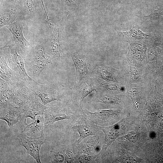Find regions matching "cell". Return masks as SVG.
Here are the masks:
<instances>
[{
	"mask_svg": "<svg viewBox=\"0 0 163 163\" xmlns=\"http://www.w3.org/2000/svg\"><path fill=\"white\" fill-rule=\"evenodd\" d=\"M19 48L15 44L7 46L1 49L0 53L4 56L8 65L17 78L32 86L37 83L27 74Z\"/></svg>",
	"mask_w": 163,
	"mask_h": 163,
	"instance_id": "6da1fadb",
	"label": "cell"
},
{
	"mask_svg": "<svg viewBox=\"0 0 163 163\" xmlns=\"http://www.w3.org/2000/svg\"><path fill=\"white\" fill-rule=\"evenodd\" d=\"M25 83L21 82L17 85L13 97L8 104L25 110L35 101L37 97L34 92L25 86Z\"/></svg>",
	"mask_w": 163,
	"mask_h": 163,
	"instance_id": "7a4b0ae2",
	"label": "cell"
},
{
	"mask_svg": "<svg viewBox=\"0 0 163 163\" xmlns=\"http://www.w3.org/2000/svg\"><path fill=\"white\" fill-rule=\"evenodd\" d=\"M24 113V109L11 105H0V119L5 121L10 128L17 125L24 128L27 125Z\"/></svg>",
	"mask_w": 163,
	"mask_h": 163,
	"instance_id": "3957f363",
	"label": "cell"
},
{
	"mask_svg": "<svg viewBox=\"0 0 163 163\" xmlns=\"http://www.w3.org/2000/svg\"><path fill=\"white\" fill-rule=\"evenodd\" d=\"M19 144L24 147L27 153L36 161L37 163H41L40 152L41 147L46 142L43 134L36 137H30L21 133L17 135Z\"/></svg>",
	"mask_w": 163,
	"mask_h": 163,
	"instance_id": "277c9868",
	"label": "cell"
},
{
	"mask_svg": "<svg viewBox=\"0 0 163 163\" xmlns=\"http://www.w3.org/2000/svg\"><path fill=\"white\" fill-rule=\"evenodd\" d=\"M30 58V67L34 78H37L41 73L51 61L50 57L44 52L43 46L33 48Z\"/></svg>",
	"mask_w": 163,
	"mask_h": 163,
	"instance_id": "5b68a950",
	"label": "cell"
},
{
	"mask_svg": "<svg viewBox=\"0 0 163 163\" xmlns=\"http://www.w3.org/2000/svg\"><path fill=\"white\" fill-rule=\"evenodd\" d=\"M119 35H122L125 41L130 43H142L150 46L154 40V33H145L140 30L137 25L128 31H118Z\"/></svg>",
	"mask_w": 163,
	"mask_h": 163,
	"instance_id": "8992f818",
	"label": "cell"
},
{
	"mask_svg": "<svg viewBox=\"0 0 163 163\" xmlns=\"http://www.w3.org/2000/svg\"><path fill=\"white\" fill-rule=\"evenodd\" d=\"M125 63V77L127 84H142L145 82V75L146 72H144L141 64L138 63L128 58Z\"/></svg>",
	"mask_w": 163,
	"mask_h": 163,
	"instance_id": "52a82bcc",
	"label": "cell"
},
{
	"mask_svg": "<svg viewBox=\"0 0 163 163\" xmlns=\"http://www.w3.org/2000/svg\"><path fill=\"white\" fill-rule=\"evenodd\" d=\"M122 122V121H121L114 125L108 126H97L103 132L105 136L103 145L100 155L103 154L111 144L120 136L123 134V128Z\"/></svg>",
	"mask_w": 163,
	"mask_h": 163,
	"instance_id": "ba28073f",
	"label": "cell"
},
{
	"mask_svg": "<svg viewBox=\"0 0 163 163\" xmlns=\"http://www.w3.org/2000/svg\"><path fill=\"white\" fill-rule=\"evenodd\" d=\"M24 26L23 23L15 21L7 26L6 27L12 34L15 44L20 47L25 52L32 50L33 47L24 36L23 32Z\"/></svg>",
	"mask_w": 163,
	"mask_h": 163,
	"instance_id": "9c48e42d",
	"label": "cell"
},
{
	"mask_svg": "<svg viewBox=\"0 0 163 163\" xmlns=\"http://www.w3.org/2000/svg\"><path fill=\"white\" fill-rule=\"evenodd\" d=\"M63 28L64 27L62 26L59 25L56 26L55 27L51 37V50L52 53L58 59H61L63 53L61 36Z\"/></svg>",
	"mask_w": 163,
	"mask_h": 163,
	"instance_id": "30bf717a",
	"label": "cell"
},
{
	"mask_svg": "<svg viewBox=\"0 0 163 163\" xmlns=\"http://www.w3.org/2000/svg\"><path fill=\"white\" fill-rule=\"evenodd\" d=\"M31 88L36 97L39 98L44 105L53 101L60 100L54 96L47 85H41L37 83Z\"/></svg>",
	"mask_w": 163,
	"mask_h": 163,
	"instance_id": "8fae6325",
	"label": "cell"
},
{
	"mask_svg": "<svg viewBox=\"0 0 163 163\" xmlns=\"http://www.w3.org/2000/svg\"><path fill=\"white\" fill-rule=\"evenodd\" d=\"M45 118L42 115H37L34 121L24 128L21 133L27 136L36 137L43 134Z\"/></svg>",
	"mask_w": 163,
	"mask_h": 163,
	"instance_id": "7c38bea8",
	"label": "cell"
},
{
	"mask_svg": "<svg viewBox=\"0 0 163 163\" xmlns=\"http://www.w3.org/2000/svg\"><path fill=\"white\" fill-rule=\"evenodd\" d=\"M76 69V78L79 82L86 78L88 74V65L84 58L76 53L72 55Z\"/></svg>",
	"mask_w": 163,
	"mask_h": 163,
	"instance_id": "4fadbf2b",
	"label": "cell"
},
{
	"mask_svg": "<svg viewBox=\"0 0 163 163\" xmlns=\"http://www.w3.org/2000/svg\"><path fill=\"white\" fill-rule=\"evenodd\" d=\"M128 58L141 64L146 56V46L142 44L132 43L129 46Z\"/></svg>",
	"mask_w": 163,
	"mask_h": 163,
	"instance_id": "5bb4252c",
	"label": "cell"
},
{
	"mask_svg": "<svg viewBox=\"0 0 163 163\" xmlns=\"http://www.w3.org/2000/svg\"><path fill=\"white\" fill-rule=\"evenodd\" d=\"M44 127L53 125L55 122L65 119H71L72 117L62 112L55 110L52 107H49L45 110Z\"/></svg>",
	"mask_w": 163,
	"mask_h": 163,
	"instance_id": "9a60e30c",
	"label": "cell"
},
{
	"mask_svg": "<svg viewBox=\"0 0 163 163\" xmlns=\"http://www.w3.org/2000/svg\"><path fill=\"white\" fill-rule=\"evenodd\" d=\"M48 107L39 102L37 98L35 101L24 110V117L26 120L28 117L35 120L37 115L44 114L45 110Z\"/></svg>",
	"mask_w": 163,
	"mask_h": 163,
	"instance_id": "2e32d148",
	"label": "cell"
},
{
	"mask_svg": "<svg viewBox=\"0 0 163 163\" xmlns=\"http://www.w3.org/2000/svg\"><path fill=\"white\" fill-rule=\"evenodd\" d=\"M91 118L96 120H105L117 115L118 112L115 109L101 110L94 112H88Z\"/></svg>",
	"mask_w": 163,
	"mask_h": 163,
	"instance_id": "e0dca14e",
	"label": "cell"
},
{
	"mask_svg": "<svg viewBox=\"0 0 163 163\" xmlns=\"http://www.w3.org/2000/svg\"><path fill=\"white\" fill-rule=\"evenodd\" d=\"M156 49L150 48L148 51L147 62L151 68L160 69L161 66L162 61L159 60L160 53Z\"/></svg>",
	"mask_w": 163,
	"mask_h": 163,
	"instance_id": "ac0fdd59",
	"label": "cell"
},
{
	"mask_svg": "<svg viewBox=\"0 0 163 163\" xmlns=\"http://www.w3.org/2000/svg\"><path fill=\"white\" fill-rule=\"evenodd\" d=\"M73 129L77 132L79 134V138L76 141L77 143L78 144L81 142L85 138L95 134L88 125L82 122L75 124L73 126Z\"/></svg>",
	"mask_w": 163,
	"mask_h": 163,
	"instance_id": "d6986e66",
	"label": "cell"
},
{
	"mask_svg": "<svg viewBox=\"0 0 163 163\" xmlns=\"http://www.w3.org/2000/svg\"><path fill=\"white\" fill-rule=\"evenodd\" d=\"M65 149L61 146L52 148L49 157L52 163H65Z\"/></svg>",
	"mask_w": 163,
	"mask_h": 163,
	"instance_id": "ffe728a7",
	"label": "cell"
},
{
	"mask_svg": "<svg viewBox=\"0 0 163 163\" xmlns=\"http://www.w3.org/2000/svg\"><path fill=\"white\" fill-rule=\"evenodd\" d=\"M18 15V13L16 9L3 13L0 19V27L8 25L15 21Z\"/></svg>",
	"mask_w": 163,
	"mask_h": 163,
	"instance_id": "44dd1931",
	"label": "cell"
},
{
	"mask_svg": "<svg viewBox=\"0 0 163 163\" xmlns=\"http://www.w3.org/2000/svg\"><path fill=\"white\" fill-rule=\"evenodd\" d=\"M99 76L103 79L109 82H117L114 75L108 70L103 67H99L97 70Z\"/></svg>",
	"mask_w": 163,
	"mask_h": 163,
	"instance_id": "7402d4cb",
	"label": "cell"
},
{
	"mask_svg": "<svg viewBox=\"0 0 163 163\" xmlns=\"http://www.w3.org/2000/svg\"><path fill=\"white\" fill-rule=\"evenodd\" d=\"M100 84L103 88L108 91L119 92H125V87L107 82H101Z\"/></svg>",
	"mask_w": 163,
	"mask_h": 163,
	"instance_id": "603a6c76",
	"label": "cell"
},
{
	"mask_svg": "<svg viewBox=\"0 0 163 163\" xmlns=\"http://www.w3.org/2000/svg\"><path fill=\"white\" fill-rule=\"evenodd\" d=\"M99 101L107 104L117 105L121 103L122 99L117 96H108L103 97Z\"/></svg>",
	"mask_w": 163,
	"mask_h": 163,
	"instance_id": "cb8c5ba5",
	"label": "cell"
},
{
	"mask_svg": "<svg viewBox=\"0 0 163 163\" xmlns=\"http://www.w3.org/2000/svg\"><path fill=\"white\" fill-rule=\"evenodd\" d=\"M93 91H96V88L90 84H85L80 92V103L83 101L84 98L89 94H91Z\"/></svg>",
	"mask_w": 163,
	"mask_h": 163,
	"instance_id": "d4e9b609",
	"label": "cell"
},
{
	"mask_svg": "<svg viewBox=\"0 0 163 163\" xmlns=\"http://www.w3.org/2000/svg\"><path fill=\"white\" fill-rule=\"evenodd\" d=\"M122 161L123 163H137L142 161V160L134 154L127 152L123 156Z\"/></svg>",
	"mask_w": 163,
	"mask_h": 163,
	"instance_id": "484cf974",
	"label": "cell"
},
{
	"mask_svg": "<svg viewBox=\"0 0 163 163\" xmlns=\"http://www.w3.org/2000/svg\"><path fill=\"white\" fill-rule=\"evenodd\" d=\"M163 15V7L158 8L152 11L149 15L145 16V20Z\"/></svg>",
	"mask_w": 163,
	"mask_h": 163,
	"instance_id": "4316f807",
	"label": "cell"
},
{
	"mask_svg": "<svg viewBox=\"0 0 163 163\" xmlns=\"http://www.w3.org/2000/svg\"><path fill=\"white\" fill-rule=\"evenodd\" d=\"M25 8L28 13L34 14V6L33 0H26Z\"/></svg>",
	"mask_w": 163,
	"mask_h": 163,
	"instance_id": "83f0119b",
	"label": "cell"
},
{
	"mask_svg": "<svg viewBox=\"0 0 163 163\" xmlns=\"http://www.w3.org/2000/svg\"><path fill=\"white\" fill-rule=\"evenodd\" d=\"M128 140L131 142L135 143L137 142L138 139V134L135 131L129 132L126 135Z\"/></svg>",
	"mask_w": 163,
	"mask_h": 163,
	"instance_id": "f1b7e54d",
	"label": "cell"
},
{
	"mask_svg": "<svg viewBox=\"0 0 163 163\" xmlns=\"http://www.w3.org/2000/svg\"><path fill=\"white\" fill-rule=\"evenodd\" d=\"M65 163L73 162L74 161V156L72 152L67 149L65 150Z\"/></svg>",
	"mask_w": 163,
	"mask_h": 163,
	"instance_id": "f546056e",
	"label": "cell"
},
{
	"mask_svg": "<svg viewBox=\"0 0 163 163\" xmlns=\"http://www.w3.org/2000/svg\"><path fill=\"white\" fill-rule=\"evenodd\" d=\"M91 157L88 155L83 154L78 157V162L80 163L88 162L89 161Z\"/></svg>",
	"mask_w": 163,
	"mask_h": 163,
	"instance_id": "4dcf8cb0",
	"label": "cell"
},
{
	"mask_svg": "<svg viewBox=\"0 0 163 163\" xmlns=\"http://www.w3.org/2000/svg\"><path fill=\"white\" fill-rule=\"evenodd\" d=\"M40 1H41V2L42 6H43L44 11L45 12V13H46V11L45 8V6H44V2H43V0H40ZM69 1V2H72V0H66V1Z\"/></svg>",
	"mask_w": 163,
	"mask_h": 163,
	"instance_id": "1f68e13d",
	"label": "cell"
},
{
	"mask_svg": "<svg viewBox=\"0 0 163 163\" xmlns=\"http://www.w3.org/2000/svg\"><path fill=\"white\" fill-rule=\"evenodd\" d=\"M8 1L11 2H16L17 0H7Z\"/></svg>",
	"mask_w": 163,
	"mask_h": 163,
	"instance_id": "d6a6232c",
	"label": "cell"
},
{
	"mask_svg": "<svg viewBox=\"0 0 163 163\" xmlns=\"http://www.w3.org/2000/svg\"><path fill=\"white\" fill-rule=\"evenodd\" d=\"M162 89H163V87H162Z\"/></svg>",
	"mask_w": 163,
	"mask_h": 163,
	"instance_id": "836d02e7",
	"label": "cell"
}]
</instances>
